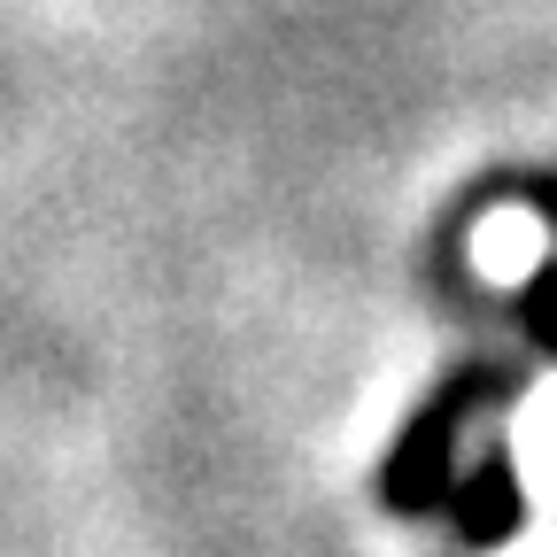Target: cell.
Masks as SVG:
<instances>
[{
    "instance_id": "7a4b0ae2",
    "label": "cell",
    "mask_w": 557,
    "mask_h": 557,
    "mask_svg": "<svg viewBox=\"0 0 557 557\" xmlns=\"http://www.w3.org/2000/svg\"><path fill=\"white\" fill-rule=\"evenodd\" d=\"M511 527H519L511 465H504V457H487V465L472 472V487H465V534H472V542H496V534H511Z\"/></svg>"
},
{
    "instance_id": "6da1fadb",
    "label": "cell",
    "mask_w": 557,
    "mask_h": 557,
    "mask_svg": "<svg viewBox=\"0 0 557 557\" xmlns=\"http://www.w3.org/2000/svg\"><path fill=\"white\" fill-rule=\"evenodd\" d=\"M496 387L487 372H465V380H449L426 410L410 418V434H403V449L387 457V504L395 511H426V504H442V465H449V434H457V418Z\"/></svg>"
}]
</instances>
